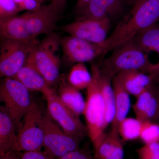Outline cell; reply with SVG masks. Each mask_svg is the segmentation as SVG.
<instances>
[{"label": "cell", "instance_id": "cell-6", "mask_svg": "<svg viewBox=\"0 0 159 159\" xmlns=\"http://www.w3.org/2000/svg\"><path fill=\"white\" fill-rule=\"evenodd\" d=\"M0 100L18 129L33 102L29 91L14 78L5 77L0 85Z\"/></svg>", "mask_w": 159, "mask_h": 159}, {"label": "cell", "instance_id": "cell-5", "mask_svg": "<svg viewBox=\"0 0 159 159\" xmlns=\"http://www.w3.org/2000/svg\"><path fill=\"white\" fill-rule=\"evenodd\" d=\"M92 79L87 88V99L83 114L87 123L88 135L93 147L105 132V107L100 83L99 66H91Z\"/></svg>", "mask_w": 159, "mask_h": 159}, {"label": "cell", "instance_id": "cell-9", "mask_svg": "<svg viewBox=\"0 0 159 159\" xmlns=\"http://www.w3.org/2000/svg\"><path fill=\"white\" fill-rule=\"evenodd\" d=\"M43 116L42 110L38 104L32 102L18 128V152L39 151L43 148V132L40 125Z\"/></svg>", "mask_w": 159, "mask_h": 159}, {"label": "cell", "instance_id": "cell-25", "mask_svg": "<svg viewBox=\"0 0 159 159\" xmlns=\"http://www.w3.org/2000/svg\"><path fill=\"white\" fill-rule=\"evenodd\" d=\"M139 139L145 144L159 142V124L151 121L142 122Z\"/></svg>", "mask_w": 159, "mask_h": 159}, {"label": "cell", "instance_id": "cell-30", "mask_svg": "<svg viewBox=\"0 0 159 159\" xmlns=\"http://www.w3.org/2000/svg\"><path fill=\"white\" fill-rule=\"evenodd\" d=\"M42 4L38 0H25L19 8L20 11L26 10L27 11H34L38 10Z\"/></svg>", "mask_w": 159, "mask_h": 159}, {"label": "cell", "instance_id": "cell-8", "mask_svg": "<svg viewBox=\"0 0 159 159\" xmlns=\"http://www.w3.org/2000/svg\"><path fill=\"white\" fill-rule=\"evenodd\" d=\"M40 125L43 132L44 151L54 159L80 148L82 138L68 134L61 130L48 113L43 115Z\"/></svg>", "mask_w": 159, "mask_h": 159}, {"label": "cell", "instance_id": "cell-7", "mask_svg": "<svg viewBox=\"0 0 159 159\" xmlns=\"http://www.w3.org/2000/svg\"><path fill=\"white\" fill-rule=\"evenodd\" d=\"M2 39L0 48V75L1 77H12L22 68L39 41L36 39L31 40Z\"/></svg>", "mask_w": 159, "mask_h": 159}, {"label": "cell", "instance_id": "cell-33", "mask_svg": "<svg viewBox=\"0 0 159 159\" xmlns=\"http://www.w3.org/2000/svg\"><path fill=\"white\" fill-rule=\"evenodd\" d=\"M92 0H77L76 8L77 12L81 11Z\"/></svg>", "mask_w": 159, "mask_h": 159}, {"label": "cell", "instance_id": "cell-35", "mask_svg": "<svg viewBox=\"0 0 159 159\" xmlns=\"http://www.w3.org/2000/svg\"><path fill=\"white\" fill-rule=\"evenodd\" d=\"M13 1H14L16 3L18 6H19H19L22 4L25 0H13Z\"/></svg>", "mask_w": 159, "mask_h": 159}, {"label": "cell", "instance_id": "cell-16", "mask_svg": "<svg viewBox=\"0 0 159 159\" xmlns=\"http://www.w3.org/2000/svg\"><path fill=\"white\" fill-rule=\"evenodd\" d=\"M123 142L118 131L111 129L108 133L104 132L94 147L95 158L96 159H123Z\"/></svg>", "mask_w": 159, "mask_h": 159}, {"label": "cell", "instance_id": "cell-29", "mask_svg": "<svg viewBox=\"0 0 159 159\" xmlns=\"http://www.w3.org/2000/svg\"><path fill=\"white\" fill-rule=\"evenodd\" d=\"M20 159H55L44 151H32L25 152L20 155Z\"/></svg>", "mask_w": 159, "mask_h": 159}, {"label": "cell", "instance_id": "cell-11", "mask_svg": "<svg viewBox=\"0 0 159 159\" xmlns=\"http://www.w3.org/2000/svg\"><path fill=\"white\" fill-rule=\"evenodd\" d=\"M111 25L110 19L106 17L100 19L75 20L61 26V29L70 36L103 45Z\"/></svg>", "mask_w": 159, "mask_h": 159}, {"label": "cell", "instance_id": "cell-22", "mask_svg": "<svg viewBox=\"0 0 159 159\" xmlns=\"http://www.w3.org/2000/svg\"><path fill=\"white\" fill-rule=\"evenodd\" d=\"M132 40L147 54L155 52L159 55V22L141 31Z\"/></svg>", "mask_w": 159, "mask_h": 159}, {"label": "cell", "instance_id": "cell-32", "mask_svg": "<svg viewBox=\"0 0 159 159\" xmlns=\"http://www.w3.org/2000/svg\"><path fill=\"white\" fill-rule=\"evenodd\" d=\"M20 152L10 151L0 154V159H20Z\"/></svg>", "mask_w": 159, "mask_h": 159}, {"label": "cell", "instance_id": "cell-26", "mask_svg": "<svg viewBox=\"0 0 159 159\" xmlns=\"http://www.w3.org/2000/svg\"><path fill=\"white\" fill-rule=\"evenodd\" d=\"M139 159H159V142L145 144L137 149Z\"/></svg>", "mask_w": 159, "mask_h": 159}, {"label": "cell", "instance_id": "cell-14", "mask_svg": "<svg viewBox=\"0 0 159 159\" xmlns=\"http://www.w3.org/2000/svg\"><path fill=\"white\" fill-rule=\"evenodd\" d=\"M125 0H92L75 20L100 19L115 17L122 14Z\"/></svg>", "mask_w": 159, "mask_h": 159}, {"label": "cell", "instance_id": "cell-28", "mask_svg": "<svg viewBox=\"0 0 159 159\" xmlns=\"http://www.w3.org/2000/svg\"><path fill=\"white\" fill-rule=\"evenodd\" d=\"M57 159H96L87 147L71 152Z\"/></svg>", "mask_w": 159, "mask_h": 159}, {"label": "cell", "instance_id": "cell-31", "mask_svg": "<svg viewBox=\"0 0 159 159\" xmlns=\"http://www.w3.org/2000/svg\"><path fill=\"white\" fill-rule=\"evenodd\" d=\"M51 3L53 4L54 8L58 14L60 11L64 9L67 0H51Z\"/></svg>", "mask_w": 159, "mask_h": 159}, {"label": "cell", "instance_id": "cell-20", "mask_svg": "<svg viewBox=\"0 0 159 159\" xmlns=\"http://www.w3.org/2000/svg\"><path fill=\"white\" fill-rule=\"evenodd\" d=\"M115 98V114L112 122V128L118 131L119 123L126 118L130 109L131 103L129 93L124 89L116 76L112 79Z\"/></svg>", "mask_w": 159, "mask_h": 159}, {"label": "cell", "instance_id": "cell-36", "mask_svg": "<svg viewBox=\"0 0 159 159\" xmlns=\"http://www.w3.org/2000/svg\"><path fill=\"white\" fill-rule=\"evenodd\" d=\"M155 122L159 124V111L158 114L157 116V119H156Z\"/></svg>", "mask_w": 159, "mask_h": 159}, {"label": "cell", "instance_id": "cell-1", "mask_svg": "<svg viewBox=\"0 0 159 159\" xmlns=\"http://www.w3.org/2000/svg\"><path fill=\"white\" fill-rule=\"evenodd\" d=\"M53 4L42 5L38 10L27 11L24 14L0 20L2 39L31 40L40 34L53 32L59 18Z\"/></svg>", "mask_w": 159, "mask_h": 159}, {"label": "cell", "instance_id": "cell-13", "mask_svg": "<svg viewBox=\"0 0 159 159\" xmlns=\"http://www.w3.org/2000/svg\"><path fill=\"white\" fill-rule=\"evenodd\" d=\"M137 98L133 107L137 119L155 122L159 111V84L148 87Z\"/></svg>", "mask_w": 159, "mask_h": 159}, {"label": "cell", "instance_id": "cell-3", "mask_svg": "<svg viewBox=\"0 0 159 159\" xmlns=\"http://www.w3.org/2000/svg\"><path fill=\"white\" fill-rule=\"evenodd\" d=\"M148 54L131 40L114 49L110 56L98 66L102 73L112 78L126 71L159 74V61L156 64L151 62Z\"/></svg>", "mask_w": 159, "mask_h": 159}, {"label": "cell", "instance_id": "cell-23", "mask_svg": "<svg viewBox=\"0 0 159 159\" xmlns=\"http://www.w3.org/2000/svg\"><path fill=\"white\" fill-rule=\"evenodd\" d=\"M92 79V74L89 73L84 63L74 64L66 79L71 85L79 90L86 89Z\"/></svg>", "mask_w": 159, "mask_h": 159}, {"label": "cell", "instance_id": "cell-18", "mask_svg": "<svg viewBox=\"0 0 159 159\" xmlns=\"http://www.w3.org/2000/svg\"><path fill=\"white\" fill-rule=\"evenodd\" d=\"M0 109V154L18 152L15 124L3 107Z\"/></svg>", "mask_w": 159, "mask_h": 159}, {"label": "cell", "instance_id": "cell-4", "mask_svg": "<svg viewBox=\"0 0 159 159\" xmlns=\"http://www.w3.org/2000/svg\"><path fill=\"white\" fill-rule=\"evenodd\" d=\"M61 38L52 32L47 34L31 51L26 61L36 69L51 87L59 80Z\"/></svg>", "mask_w": 159, "mask_h": 159}, {"label": "cell", "instance_id": "cell-2", "mask_svg": "<svg viewBox=\"0 0 159 159\" xmlns=\"http://www.w3.org/2000/svg\"><path fill=\"white\" fill-rule=\"evenodd\" d=\"M159 22V0H143L132 8L106 40L104 55Z\"/></svg>", "mask_w": 159, "mask_h": 159}, {"label": "cell", "instance_id": "cell-34", "mask_svg": "<svg viewBox=\"0 0 159 159\" xmlns=\"http://www.w3.org/2000/svg\"><path fill=\"white\" fill-rule=\"evenodd\" d=\"M142 1L143 0H125V2L129 6H131L132 8Z\"/></svg>", "mask_w": 159, "mask_h": 159}, {"label": "cell", "instance_id": "cell-19", "mask_svg": "<svg viewBox=\"0 0 159 159\" xmlns=\"http://www.w3.org/2000/svg\"><path fill=\"white\" fill-rule=\"evenodd\" d=\"M56 93L61 102L76 116L83 114L85 102L79 90L71 85L65 78H60Z\"/></svg>", "mask_w": 159, "mask_h": 159}, {"label": "cell", "instance_id": "cell-15", "mask_svg": "<svg viewBox=\"0 0 159 159\" xmlns=\"http://www.w3.org/2000/svg\"><path fill=\"white\" fill-rule=\"evenodd\" d=\"M115 76L129 94L136 97L148 87L159 84V74L130 70L120 72Z\"/></svg>", "mask_w": 159, "mask_h": 159}, {"label": "cell", "instance_id": "cell-12", "mask_svg": "<svg viewBox=\"0 0 159 159\" xmlns=\"http://www.w3.org/2000/svg\"><path fill=\"white\" fill-rule=\"evenodd\" d=\"M60 43L64 60L70 64L84 63L92 61L99 56H104L102 45L78 38L70 35L64 36L61 38Z\"/></svg>", "mask_w": 159, "mask_h": 159}, {"label": "cell", "instance_id": "cell-17", "mask_svg": "<svg viewBox=\"0 0 159 159\" xmlns=\"http://www.w3.org/2000/svg\"><path fill=\"white\" fill-rule=\"evenodd\" d=\"M11 78L19 81L29 91L41 92L44 97L54 91L37 70L27 61L17 74Z\"/></svg>", "mask_w": 159, "mask_h": 159}, {"label": "cell", "instance_id": "cell-10", "mask_svg": "<svg viewBox=\"0 0 159 159\" xmlns=\"http://www.w3.org/2000/svg\"><path fill=\"white\" fill-rule=\"evenodd\" d=\"M48 113L62 128L70 135L83 138L88 135L87 126L83 123L80 117L76 116L60 100L56 92L45 96Z\"/></svg>", "mask_w": 159, "mask_h": 159}, {"label": "cell", "instance_id": "cell-21", "mask_svg": "<svg viewBox=\"0 0 159 159\" xmlns=\"http://www.w3.org/2000/svg\"><path fill=\"white\" fill-rule=\"evenodd\" d=\"M112 79V77L103 74L100 71L99 83L105 107L106 128L111 123L115 116V98Z\"/></svg>", "mask_w": 159, "mask_h": 159}, {"label": "cell", "instance_id": "cell-27", "mask_svg": "<svg viewBox=\"0 0 159 159\" xmlns=\"http://www.w3.org/2000/svg\"><path fill=\"white\" fill-rule=\"evenodd\" d=\"M20 11L19 7L13 0H0V20L14 17Z\"/></svg>", "mask_w": 159, "mask_h": 159}, {"label": "cell", "instance_id": "cell-24", "mask_svg": "<svg viewBox=\"0 0 159 159\" xmlns=\"http://www.w3.org/2000/svg\"><path fill=\"white\" fill-rule=\"evenodd\" d=\"M142 122L139 119L126 118L119 123L118 132L123 142L134 141L139 139Z\"/></svg>", "mask_w": 159, "mask_h": 159}]
</instances>
